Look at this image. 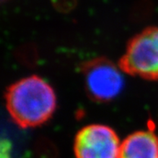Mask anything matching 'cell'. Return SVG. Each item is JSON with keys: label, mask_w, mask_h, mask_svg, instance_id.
Returning <instances> with one entry per match:
<instances>
[{"label": "cell", "mask_w": 158, "mask_h": 158, "mask_svg": "<svg viewBox=\"0 0 158 158\" xmlns=\"http://www.w3.org/2000/svg\"><path fill=\"white\" fill-rule=\"evenodd\" d=\"M119 67L131 75L157 80L158 27L147 29L131 40Z\"/></svg>", "instance_id": "2"}, {"label": "cell", "mask_w": 158, "mask_h": 158, "mask_svg": "<svg viewBox=\"0 0 158 158\" xmlns=\"http://www.w3.org/2000/svg\"><path fill=\"white\" fill-rule=\"evenodd\" d=\"M121 142L110 127L86 126L78 131L74 141L76 158H118Z\"/></svg>", "instance_id": "4"}, {"label": "cell", "mask_w": 158, "mask_h": 158, "mask_svg": "<svg viewBox=\"0 0 158 158\" xmlns=\"http://www.w3.org/2000/svg\"><path fill=\"white\" fill-rule=\"evenodd\" d=\"M123 69L106 59H95L83 67L85 85L95 101L109 102L121 93L125 86Z\"/></svg>", "instance_id": "3"}, {"label": "cell", "mask_w": 158, "mask_h": 158, "mask_svg": "<svg viewBox=\"0 0 158 158\" xmlns=\"http://www.w3.org/2000/svg\"><path fill=\"white\" fill-rule=\"evenodd\" d=\"M6 102L11 117L21 127H34L45 123L56 108L55 90L37 76L12 84L6 91Z\"/></svg>", "instance_id": "1"}, {"label": "cell", "mask_w": 158, "mask_h": 158, "mask_svg": "<svg viewBox=\"0 0 158 158\" xmlns=\"http://www.w3.org/2000/svg\"><path fill=\"white\" fill-rule=\"evenodd\" d=\"M118 158H158V136L150 130H140L121 142Z\"/></svg>", "instance_id": "5"}]
</instances>
